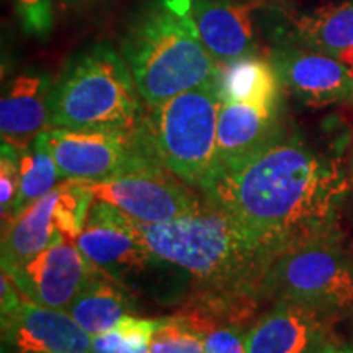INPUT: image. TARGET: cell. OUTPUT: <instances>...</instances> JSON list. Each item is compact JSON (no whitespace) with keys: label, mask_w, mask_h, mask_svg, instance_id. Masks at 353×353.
<instances>
[{"label":"cell","mask_w":353,"mask_h":353,"mask_svg":"<svg viewBox=\"0 0 353 353\" xmlns=\"http://www.w3.org/2000/svg\"><path fill=\"white\" fill-rule=\"evenodd\" d=\"M293 28L304 48L339 57L353 46V0L303 13L294 19Z\"/></svg>","instance_id":"obj_20"},{"label":"cell","mask_w":353,"mask_h":353,"mask_svg":"<svg viewBox=\"0 0 353 353\" xmlns=\"http://www.w3.org/2000/svg\"><path fill=\"white\" fill-rule=\"evenodd\" d=\"M136 226L152 254L192 278L182 314L203 334L224 324L242 325L265 301L263 281L273 259L206 198L180 218Z\"/></svg>","instance_id":"obj_2"},{"label":"cell","mask_w":353,"mask_h":353,"mask_svg":"<svg viewBox=\"0 0 353 353\" xmlns=\"http://www.w3.org/2000/svg\"><path fill=\"white\" fill-rule=\"evenodd\" d=\"M126 322L128 337L118 353H149V342L157 327V319H138L134 316H128Z\"/></svg>","instance_id":"obj_26"},{"label":"cell","mask_w":353,"mask_h":353,"mask_svg":"<svg viewBox=\"0 0 353 353\" xmlns=\"http://www.w3.org/2000/svg\"><path fill=\"white\" fill-rule=\"evenodd\" d=\"M317 353H353V343H342L335 341Z\"/></svg>","instance_id":"obj_29"},{"label":"cell","mask_w":353,"mask_h":353,"mask_svg":"<svg viewBox=\"0 0 353 353\" xmlns=\"http://www.w3.org/2000/svg\"><path fill=\"white\" fill-rule=\"evenodd\" d=\"M92 335L65 309L23 299L2 316V353H90Z\"/></svg>","instance_id":"obj_13"},{"label":"cell","mask_w":353,"mask_h":353,"mask_svg":"<svg viewBox=\"0 0 353 353\" xmlns=\"http://www.w3.org/2000/svg\"><path fill=\"white\" fill-rule=\"evenodd\" d=\"M50 74L28 69L19 74L3 88L0 100V134L2 143L17 152H23L34 139L51 128Z\"/></svg>","instance_id":"obj_15"},{"label":"cell","mask_w":353,"mask_h":353,"mask_svg":"<svg viewBox=\"0 0 353 353\" xmlns=\"http://www.w3.org/2000/svg\"><path fill=\"white\" fill-rule=\"evenodd\" d=\"M353 169L339 156L281 136L218 174L203 196L224 210L273 259L311 242L342 239Z\"/></svg>","instance_id":"obj_1"},{"label":"cell","mask_w":353,"mask_h":353,"mask_svg":"<svg viewBox=\"0 0 353 353\" xmlns=\"http://www.w3.org/2000/svg\"><path fill=\"white\" fill-rule=\"evenodd\" d=\"M20 152L2 143V157H0V213H2V226L10 221L17 193H19L20 176Z\"/></svg>","instance_id":"obj_23"},{"label":"cell","mask_w":353,"mask_h":353,"mask_svg":"<svg viewBox=\"0 0 353 353\" xmlns=\"http://www.w3.org/2000/svg\"><path fill=\"white\" fill-rule=\"evenodd\" d=\"M128 316L114 325L113 329L92 335L90 353H118L125 345L128 337Z\"/></svg>","instance_id":"obj_27"},{"label":"cell","mask_w":353,"mask_h":353,"mask_svg":"<svg viewBox=\"0 0 353 353\" xmlns=\"http://www.w3.org/2000/svg\"><path fill=\"white\" fill-rule=\"evenodd\" d=\"M94 195L81 179H68L13 218L2 232V270L26 262L61 239L77 241Z\"/></svg>","instance_id":"obj_9"},{"label":"cell","mask_w":353,"mask_h":353,"mask_svg":"<svg viewBox=\"0 0 353 353\" xmlns=\"http://www.w3.org/2000/svg\"><path fill=\"white\" fill-rule=\"evenodd\" d=\"M100 272L72 239L57 241L26 262L2 270L23 299L54 309H68Z\"/></svg>","instance_id":"obj_11"},{"label":"cell","mask_w":353,"mask_h":353,"mask_svg":"<svg viewBox=\"0 0 353 353\" xmlns=\"http://www.w3.org/2000/svg\"><path fill=\"white\" fill-rule=\"evenodd\" d=\"M247 330L239 324H224L205 332L206 353H249L245 342Z\"/></svg>","instance_id":"obj_25"},{"label":"cell","mask_w":353,"mask_h":353,"mask_svg":"<svg viewBox=\"0 0 353 353\" xmlns=\"http://www.w3.org/2000/svg\"><path fill=\"white\" fill-rule=\"evenodd\" d=\"M77 245L92 263L132 294L170 304L192 293L188 273L152 254L141 241L136 221L108 203H92Z\"/></svg>","instance_id":"obj_5"},{"label":"cell","mask_w":353,"mask_h":353,"mask_svg":"<svg viewBox=\"0 0 353 353\" xmlns=\"http://www.w3.org/2000/svg\"><path fill=\"white\" fill-rule=\"evenodd\" d=\"M221 64L218 92L231 103L280 107L281 82L272 59L247 54Z\"/></svg>","instance_id":"obj_18"},{"label":"cell","mask_w":353,"mask_h":353,"mask_svg":"<svg viewBox=\"0 0 353 353\" xmlns=\"http://www.w3.org/2000/svg\"><path fill=\"white\" fill-rule=\"evenodd\" d=\"M44 136L63 180H103L161 162L145 120L134 131L50 128Z\"/></svg>","instance_id":"obj_8"},{"label":"cell","mask_w":353,"mask_h":353,"mask_svg":"<svg viewBox=\"0 0 353 353\" xmlns=\"http://www.w3.org/2000/svg\"><path fill=\"white\" fill-rule=\"evenodd\" d=\"M138 304L131 291L100 272L85 285L65 309L74 321L90 335L113 329L126 316H132Z\"/></svg>","instance_id":"obj_19"},{"label":"cell","mask_w":353,"mask_h":353,"mask_svg":"<svg viewBox=\"0 0 353 353\" xmlns=\"http://www.w3.org/2000/svg\"><path fill=\"white\" fill-rule=\"evenodd\" d=\"M272 63L281 87L309 107L353 101V76L339 57L309 48H281Z\"/></svg>","instance_id":"obj_14"},{"label":"cell","mask_w":353,"mask_h":353,"mask_svg":"<svg viewBox=\"0 0 353 353\" xmlns=\"http://www.w3.org/2000/svg\"><path fill=\"white\" fill-rule=\"evenodd\" d=\"M121 52L149 108L218 83L221 64L201 41L192 0H145L128 25Z\"/></svg>","instance_id":"obj_3"},{"label":"cell","mask_w":353,"mask_h":353,"mask_svg":"<svg viewBox=\"0 0 353 353\" xmlns=\"http://www.w3.org/2000/svg\"><path fill=\"white\" fill-rule=\"evenodd\" d=\"M281 136L280 107L223 101L218 121V174L244 164Z\"/></svg>","instance_id":"obj_16"},{"label":"cell","mask_w":353,"mask_h":353,"mask_svg":"<svg viewBox=\"0 0 353 353\" xmlns=\"http://www.w3.org/2000/svg\"><path fill=\"white\" fill-rule=\"evenodd\" d=\"M352 316H353V314H352Z\"/></svg>","instance_id":"obj_31"},{"label":"cell","mask_w":353,"mask_h":353,"mask_svg":"<svg viewBox=\"0 0 353 353\" xmlns=\"http://www.w3.org/2000/svg\"><path fill=\"white\" fill-rule=\"evenodd\" d=\"M21 28L30 37L46 39L52 30V0H12Z\"/></svg>","instance_id":"obj_24"},{"label":"cell","mask_w":353,"mask_h":353,"mask_svg":"<svg viewBox=\"0 0 353 353\" xmlns=\"http://www.w3.org/2000/svg\"><path fill=\"white\" fill-rule=\"evenodd\" d=\"M335 316L293 301H275L247 330L249 353H317L337 341Z\"/></svg>","instance_id":"obj_12"},{"label":"cell","mask_w":353,"mask_h":353,"mask_svg":"<svg viewBox=\"0 0 353 353\" xmlns=\"http://www.w3.org/2000/svg\"><path fill=\"white\" fill-rule=\"evenodd\" d=\"M64 2L69 3L70 7H88L95 3L97 0H64Z\"/></svg>","instance_id":"obj_30"},{"label":"cell","mask_w":353,"mask_h":353,"mask_svg":"<svg viewBox=\"0 0 353 353\" xmlns=\"http://www.w3.org/2000/svg\"><path fill=\"white\" fill-rule=\"evenodd\" d=\"M263 294L335 317L353 314V252L342 239H329L281 254L265 276Z\"/></svg>","instance_id":"obj_7"},{"label":"cell","mask_w":353,"mask_h":353,"mask_svg":"<svg viewBox=\"0 0 353 353\" xmlns=\"http://www.w3.org/2000/svg\"><path fill=\"white\" fill-rule=\"evenodd\" d=\"M0 294H2V306H0L2 316L10 314L23 301V296L19 293V290L15 288V285L12 283V280L6 273H2V293Z\"/></svg>","instance_id":"obj_28"},{"label":"cell","mask_w":353,"mask_h":353,"mask_svg":"<svg viewBox=\"0 0 353 353\" xmlns=\"http://www.w3.org/2000/svg\"><path fill=\"white\" fill-rule=\"evenodd\" d=\"M218 83L172 97L145 120L154 151L165 169L188 187L205 192L218 175Z\"/></svg>","instance_id":"obj_6"},{"label":"cell","mask_w":353,"mask_h":353,"mask_svg":"<svg viewBox=\"0 0 353 353\" xmlns=\"http://www.w3.org/2000/svg\"><path fill=\"white\" fill-rule=\"evenodd\" d=\"M125 57L100 43L74 57L52 85L51 128L134 131L144 123Z\"/></svg>","instance_id":"obj_4"},{"label":"cell","mask_w":353,"mask_h":353,"mask_svg":"<svg viewBox=\"0 0 353 353\" xmlns=\"http://www.w3.org/2000/svg\"><path fill=\"white\" fill-rule=\"evenodd\" d=\"M19 164V193H17L10 221L17 218L21 211L28 208L32 203L50 193L51 190H54L57 187V180L61 179L59 169H57L54 157L50 151V145L46 143L44 132L34 139V143L26 151L20 152Z\"/></svg>","instance_id":"obj_21"},{"label":"cell","mask_w":353,"mask_h":353,"mask_svg":"<svg viewBox=\"0 0 353 353\" xmlns=\"http://www.w3.org/2000/svg\"><path fill=\"white\" fill-rule=\"evenodd\" d=\"M255 2L192 0V17L201 41L218 63L255 54Z\"/></svg>","instance_id":"obj_17"},{"label":"cell","mask_w":353,"mask_h":353,"mask_svg":"<svg viewBox=\"0 0 353 353\" xmlns=\"http://www.w3.org/2000/svg\"><path fill=\"white\" fill-rule=\"evenodd\" d=\"M149 353H206L205 337L179 312L157 319Z\"/></svg>","instance_id":"obj_22"},{"label":"cell","mask_w":353,"mask_h":353,"mask_svg":"<svg viewBox=\"0 0 353 353\" xmlns=\"http://www.w3.org/2000/svg\"><path fill=\"white\" fill-rule=\"evenodd\" d=\"M95 200L105 201L141 224H161L201 205L193 188L161 162L103 180H83Z\"/></svg>","instance_id":"obj_10"}]
</instances>
